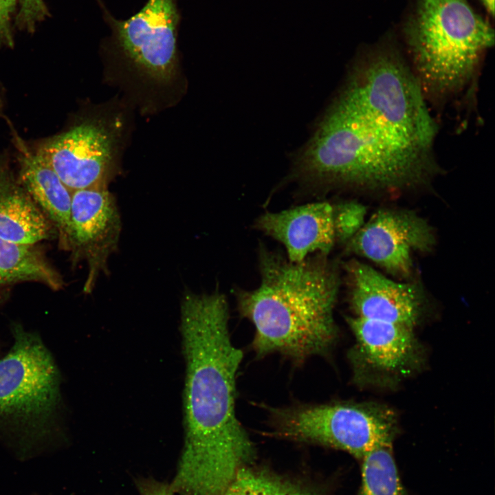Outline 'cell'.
Returning <instances> with one entry per match:
<instances>
[{
	"label": "cell",
	"instance_id": "6da1fadb",
	"mask_svg": "<svg viewBox=\"0 0 495 495\" xmlns=\"http://www.w3.org/2000/svg\"><path fill=\"white\" fill-rule=\"evenodd\" d=\"M437 126L412 69L393 49H377L354 65L314 137L298 171L322 184L399 190L437 172Z\"/></svg>",
	"mask_w": 495,
	"mask_h": 495
},
{
	"label": "cell",
	"instance_id": "7a4b0ae2",
	"mask_svg": "<svg viewBox=\"0 0 495 495\" xmlns=\"http://www.w3.org/2000/svg\"><path fill=\"white\" fill-rule=\"evenodd\" d=\"M180 327L186 366L185 439L170 487L180 495H221L255 456L235 410L243 354L231 341L228 302L218 292L187 294Z\"/></svg>",
	"mask_w": 495,
	"mask_h": 495
},
{
	"label": "cell",
	"instance_id": "3957f363",
	"mask_svg": "<svg viewBox=\"0 0 495 495\" xmlns=\"http://www.w3.org/2000/svg\"><path fill=\"white\" fill-rule=\"evenodd\" d=\"M259 270L256 289L236 292L240 314L255 327L256 355L280 353L302 361L327 352L338 336L336 265L320 254L292 263L261 248Z\"/></svg>",
	"mask_w": 495,
	"mask_h": 495
},
{
	"label": "cell",
	"instance_id": "277c9868",
	"mask_svg": "<svg viewBox=\"0 0 495 495\" xmlns=\"http://www.w3.org/2000/svg\"><path fill=\"white\" fill-rule=\"evenodd\" d=\"M405 35L425 98L438 100L467 86L494 43V30L468 0H417Z\"/></svg>",
	"mask_w": 495,
	"mask_h": 495
},
{
	"label": "cell",
	"instance_id": "5b68a950",
	"mask_svg": "<svg viewBox=\"0 0 495 495\" xmlns=\"http://www.w3.org/2000/svg\"><path fill=\"white\" fill-rule=\"evenodd\" d=\"M275 434L349 452L362 459L391 447L397 419L391 409L375 404L331 403L274 409Z\"/></svg>",
	"mask_w": 495,
	"mask_h": 495
},
{
	"label": "cell",
	"instance_id": "8992f818",
	"mask_svg": "<svg viewBox=\"0 0 495 495\" xmlns=\"http://www.w3.org/2000/svg\"><path fill=\"white\" fill-rule=\"evenodd\" d=\"M14 336L12 347L0 359V421L22 430L28 447L47 435L44 423L59 402V375L37 336L16 326Z\"/></svg>",
	"mask_w": 495,
	"mask_h": 495
},
{
	"label": "cell",
	"instance_id": "52a82bcc",
	"mask_svg": "<svg viewBox=\"0 0 495 495\" xmlns=\"http://www.w3.org/2000/svg\"><path fill=\"white\" fill-rule=\"evenodd\" d=\"M103 18L124 56L160 80H168L177 62L181 14L177 0H147L126 20L115 19L101 0Z\"/></svg>",
	"mask_w": 495,
	"mask_h": 495
},
{
	"label": "cell",
	"instance_id": "ba28073f",
	"mask_svg": "<svg viewBox=\"0 0 495 495\" xmlns=\"http://www.w3.org/2000/svg\"><path fill=\"white\" fill-rule=\"evenodd\" d=\"M346 320L355 337L349 358L358 383L394 385L419 366L421 352L413 328L357 316Z\"/></svg>",
	"mask_w": 495,
	"mask_h": 495
},
{
	"label": "cell",
	"instance_id": "9c48e42d",
	"mask_svg": "<svg viewBox=\"0 0 495 495\" xmlns=\"http://www.w3.org/2000/svg\"><path fill=\"white\" fill-rule=\"evenodd\" d=\"M432 227L411 210L380 209L345 245L346 252L366 258L401 278L412 272L414 253L429 252L435 243Z\"/></svg>",
	"mask_w": 495,
	"mask_h": 495
},
{
	"label": "cell",
	"instance_id": "30bf717a",
	"mask_svg": "<svg viewBox=\"0 0 495 495\" xmlns=\"http://www.w3.org/2000/svg\"><path fill=\"white\" fill-rule=\"evenodd\" d=\"M121 228L115 198L107 187L72 192L66 250L73 260L87 264L84 292H91L99 275L107 271V261L118 247Z\"/></svg>",
	"mask_w": 495,
	"mask_h": 495
},
{
	"label": "cell",
	"instance_id": "8fae6325",
	"mask_svg": "<svg viewBox=\"0 0 495 495\" xmlns=\"http://www.w3.org/2000/svg\"><path fill=\"white\" fill-rule=\"evenodd\" d=\"M112 148L105 128L87 121L44 140L34 151L73 192L107 187Z\"/></svg>",
	"mask_w": 495,
	"mask_h": 495
},
{
	"label": "cell",
	"instance_id": "7c38bea8",
	"mask_svg": "<svg viewBox=\"0 0 495 495\" xmlns=\"http://www.w3.org/2000/svg\"><path fill=\"white\" fill-rule=\"evenodd\" d=\"M349 298L355 316L413 328L419 319L424 296L417 283L397 282L353 259L344 264Z\"/></svg>",
	"mask_w": 495,
	"mask_h": 495
},
{
	"label": "cell",
	"instance_id": "4fadbf2b",
	"mask_svg": "<svg viewBox=\"0 0 495 495\" xmlns=\"http://www.w3.org/2000/svg\"><path fill=\"white\" fill-rule=\"evenodd\" d=\"M254 226L281 243L292 263L302 262L313 253L328 256L336 243L333 205L327 201L265 212Z\"/></svg>",
	"mask_w": 495,
	"mask_h": 495
},
{
	"label": "cell",
	"instance_id": "5bb4252c",
	"mask_svg": "<svg viewBox=\"0 0 495 495\" xmlns=\"http://www.w3.org/2000/svg\"><path fill=\"white\" fill-rule=\"evenodd\" d=\"M19 166L18 179L58 231L66 248L70 226L72 193L54 169L14 133Z\"/></svg>",
	"mask_w": 495,
	"mask_h": 495
},
{
	"label": "cell",
	"instance_id": "9a60e30c",
	"mask_svg": "<svg viewBox=\"0 0 495 495\" xmlns=\"http://www.w3.org/2000/svg\"><path fill=\"white\" fill-rule=\"evenodd\" d=\"M53 226L8 165L0 157V237L35 245L50 239Z\"/></svg>",
	"mask_w": 495,
	"mask_h": 495
},
{
	"label": "cell",
	"instance_id": "2e32d148",
	"mask_svg": "<svg viewBox=\"0 0 495 495\" xmlns=\"http://www.w3.org/2000/svg\"><path fill=\"white\" fill-rule=\"evenodd\" d=\"M23 282L41 283L53 290L63 287L60 274L32 244L0 237V287Z\"/></svg>",
	"mask_w": 495,
	"mask_h": 495
},
{
	"label": "cell",
	"instance_id": "e0dca14e",
	"mask_svg": "<svg viewBox=\"0 0 495 495\" xmlns=\"http://www.w3.org/2000/svg\"><path fill=\"white\" fill-rule=\"evenodd\" d=\"M358 495H407L401 482L391 447L377 448L362 459Z\"/></svg>",
	"mask_w": 495,
	"mask_h": 495
},
{
	"label": "cell",
	"instance_id": "ac0fdd59",
	"mask_svg": "<svg viewBox=\"0 0 495 495\" xmlns=\"http://www.w3.org/2000/svg\"><path fill=\"white\" fill-rule=\"evenodd\" d=\"M221 495H320L313 490L263 470L241 468Z\"/></svg>",
	"mask_w": 495,
	"mask_h": 495
},
{
	"label": "cell",
	"instance_id": "d6986e66",
	"mask_svg": "<svg viewBox=\"0 0 495 495\" xmlns=\"http://www.w3.org/2000/svg\"><path fill=\"white\" fill-rule=\"evenodd\" d=\"M336 243L346 244L362 228L366 208L356 201L333 204Z\"/></svg>",
	"mask_w": 495,
	"mask_h": 495
},
{
	"label": "cell",
	"instance_id": "ffe728a7",
	"mask_svg": "<svg viewBox=\"0 0 495 495\" xmlns=\"http://www.w3.org/2000/svg\"><path fill=\"white\" fill-rule=\"evenodd\" d=\"M20 10L18 23L23 28L32 31L37 23L47 14L44 0H19Z\"/></svg>",
	"mask_w": 495,
	"mask_h": 495
},
{
	"label": "cell",
	"instance_id": "44dd1931",
	"mask_svg": "<svg viewBox=\"0 0 495 495\" xmlns=\"http://www.w3.org/2000/svg\"><path fill=\"white\" fill-rule=\"evenodd\" d=\"M16 0H0V45L12 47L14 44L10 30V17Z\"/></svg>",
	"mask_w": 495,
	"mask_h": 495
},
{
	"label": "cell",
	"instance_id": "7402d4cb",
	"mask_svg": "<svg viewBox=\"0 0 495 495\" xmlns=\"http://www.w3.org/2000/svg\"><path fill=\"white\" fill-rule=\"evenodd\" d=\"M155 495H173L174 492L170 486L164 484L151 481Z\"/></svg>",
	"mask_w": 495,
	"mask_h": 495
},
{
	"label": "cell",
	"instance_id": "603a6c76",
	"mask_svg": "<svg viewBox=\"0 0 495 495\" xmlns=\"http://www.w3.org/2000/svg\"><path fill=\"white\" fill-rule=\"evenodd\" d=\"M138 485L141 495H155L151 481L142 482Z\"/></svg>",
	"mask_w": 495,
	"mask_h": 495
},
{
	"label": "cell",
	"instance_id": "cb8c5ba5",
	"mask_svg": "<svg viewBox=\"0 0 495 495\" xmlns=\"http://www.w3.org/2000/svg\"><path fill=\"white\" fill-rule=\"evenodd\" d=\"M483 6L487 12L494 16V0H481Z\"/></svg>",
	"mask_w": 495,
	"mask_h": 495
},
{
	"label": "cell",
	"instance_id": "d4e9b609",
	"mask_svg": "<svg viewBox=\"0 0 495 495\" xmlns=\"http://www.w3.org/2000/svg\"><path fill=\"white\" fill-rule=\"evenodd\" d=\"M4 95L3 94V89L0 84V118L3 114L4 109Z\"/></svg>",
	"mask_w": 495,
	"mask_h": 495
}]
</instances>
